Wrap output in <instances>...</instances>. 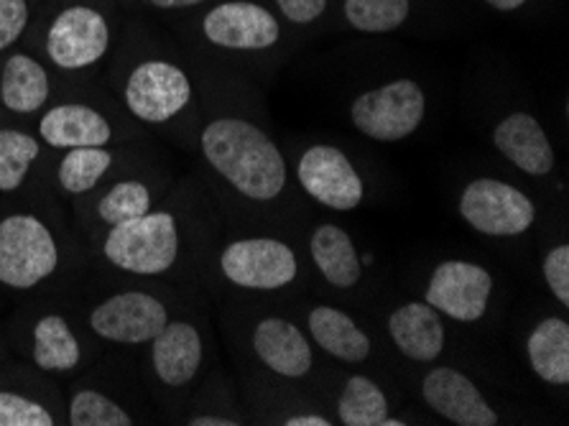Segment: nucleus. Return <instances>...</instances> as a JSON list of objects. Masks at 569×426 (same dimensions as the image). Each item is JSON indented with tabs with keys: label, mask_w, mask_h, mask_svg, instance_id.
Masks as SVG:
<instances>
[{
	"label": "nucleus",
	"mask_w": 569,
	"mask_h": 426,
	"mask_svg": "<svg viewBox=\"0 0 569 426\" xmlns=\"http://www.w3.org/2000/svg\"><path fill=\"white\" fill-rule=\"evenodd\" d=\"M200 95L197 174L226 225L299 235L312 205L291 179L289 153L276 133L263 85L220 59L189 55Z\"/></svg>",
	"instance_id": "obj_1"
},
{
	"label": "nucleus",
	"mask_w": 569,
	"mask_h": 426,
	"mask_svg": "<svg viewBox=\"0 0 569 426\" xmlns=\"http://www.w3.org/2000/svg\"><path fill=\"white\" fill-rule=\"evenodd\" d=\"M222 225L218 202L194 171L177 179L153 210L102 232L88 250L90 264L120 276L200 289L204 256Z\"/></svg>",
	"instance_id": "obj_2"
},
{
	"label": "nucleus",
	"mask_w": 569,
	"mask_h": 426,
	"mask_svg": "<svg viewBox=\"0 0 569 426\" xmlns=\"http://www.w3.org/2000/svg\"><path fill=\"white\" fill-rule=\"evenodd\" d=\"M90 266L69 210L51 192L11 197L0 210V289L16 297L69 289Z\"/></svg>",
	"instance_id": "obj_3"
},
{
	"label": "nucleus",
	"mask_w": 569,
	"mask_h": 426,
	"mask_svg": "<svg viewBox=\"0 0 569 426\" xmlns=\"http://www.w3.org/2000/svg\"><path fill=\"white\" fill-rule=\"evenodd\" d=\"M200 289L210 301L291 304L307 297L312 278L299 235L222 225L204 256Z\"/></svg>",
	"instance_id": "obj_4"
},
{
	"label": "nucleus",
	"mask_w": 569,
	"mask_h": 426,
	"mask_svg": "<svg viewBox=\"0 0 569 426\" xmlns=\"http://www.w3.org/2000/svg\"><path fill=\"white\" fill-rule=\"evenodd\" d=\"M232 373L256 370L312 388L325 358L315 350L289 304L228 299L212 301Z\"/></svg>",
	"instance_id": "obj_5"
},
{
	"label": "nucleus",
	"mask_w": 569,
	"mask_h": 426,
	"mask_svg": "<svg viewBox=\"0 0 569 426\" xmlns=\"http://www.w3.org/2000/svg\"><path fill=\"white\" fill-rule=\"evenodd\" d=\"M113 100L146 133L167 138L192 153L200 126V95L187 55L136 51L113 69Z\"/></svg>",
	"instance_id": "obj_6"
},
{
	"label": "nucleus",
	"mask_w": 569,
	"mask_h": 426,
	"mask_svg": "<svg viewBox=\"0 0 569 426\" xmlns=\"http://www.w3.org/2000/svg\"><path fill=\"white\" fill-rule=\"evenodd\" d=\"M80 278L69 286V294L92 340L102 350H141L174 317V311L202 291L194 286L120 276L106 268H100L102 281L90 289H84Z\"/></svg>",
	"instance_id": "obj_7"
},
{
	"label": "nucleus",
	"mask_w": 569,
	"mask_h": 426,
	"mask_svg": "<svg viewBox=\"0 0 569 426\" xmlns=\"http://www.w3.org/2000/svg\"><path fill=\"white\" fill-rule=\"evenodd\" d=\"M220 363L212 301L197 291L174 311L149 345L141 347L136 368L161 419H169L192 388Z\"/></svg>",
	"instance_id": "obj_8"
},
{
	"label": "nucleus",
	"mask_w": 569,
	"mask_h": 426,
	"mask_svg": "<svg viewBox=\"0 0 569 426\" xmlns=\"http://www.w3.org/2000/svg\"><path fill=\"white\" fill-rule=\"evenodd\" d=\"M6 333L23 363L59 384L80 376L106 353L84 327L69 289L26 297Z\"/></svg>",
	"instance_id": "obj_9"
},
{
	"label": "nucleus",
	"mask_w": 569,
	"mask_h": 426,
	"mask_svg": "<svg viewBox=\"0 0 569 426\" xmlns=\"http://www.w3.org/2000/svg\"><path fill=\"white\" fill-rule=\"evenodd\" d=\"M200 55L220 59L261 82L289 57V29L263 0H210L197 11Z\"/></svg>",
	"instance_id": "obj_10"
},
{
	"label": "nucleus",
	"mask_w": 569,
	"mask_h": 426,
	"mask_svg": "<svg viewBox=\"0 0 569 426\" xmlns=\"http://www.w3.org/2000/svg\"><path fill=\"white\" fill-rule=\"evenodd\" d=\"M312 390L335 426H417L429 414L409 406L393 370L325 363Z\"/></svg>",
	"instance_id": "obj_11"
},
{
	"label": "nucleus",
	"mask_w": 569,
	"mask_h": 426,
	"mask_svg": "<svg viewBox=\"0 0 569 426\" xmlns=\"http://www.w3.org/2000/svg\"><path fill=\"white\" fill-rule=\"evenodd\" d=\"M174 181V171L153 149L141 161L102 181L88 197L74 199L69 205V220H72V228L77 238L82 240L84 250H90L102 232L153 210L167 197Z\"/></svg>",
	"instance_id": "obj_12"
},
{
	"label": "nucleus",
	"mask_w": 569,
	"mask_h": 426,
	"mask_svg": "<svg viewBox=\"0 0 569 426\" xmlns=\"http://www.w3.org/2000/svg\"><path fill=\"white\" fill-rule=\"evenodd\" d=\"M157 416L136 363L100 358L64 384V426H138Z\"/></svg>",
	"instance_id": "obj_13"
},
{
	"label": "nucleus",
	"mask_w": 569,
	"mask_h": 426,
	"mask_svg": "<svg viewBox=\"0 0 569 426\" xmlns=\"http://www.w3.org/2000/svg\"><path fill=\"white\" fill-rule=\"evenodd\" d=\"M31 128L49 151L88 149V146H123L151 141L149 133L126 116V110L108 95L72 87L39 112Z\"/></svg>",
	"instance_id": "obj_14"
},
{
	"label": "nucleus",
	"mask_w": 569,
	"mask_h": 426,
	"mask_svg": "<svg viewBox=\"0 0 569 426\" xmlns=\"http://www.w3.org/2000/svg\"><path fill=\"white\" fill-rule=\"evenodd\" d=\"M299 240L312 278V294L366 311L373 301L376 278L356 232L332 217L312 215L301 228Z\"/></svg>",
	"instance_id": "obj_15"
},
{
	"label": "nucleus",
	"mask_w": 569,
	"mask_h": 426,
	"mask_svg": "<svg viewBox=\"0 0 569 426\" xmlns=\"http://www.w3.org/2000/svg\"><path fill=\"white\" fill-rule=\"evenodd\" d=\"M287 153L291 179L315 210L350 215L370 202V174L342 143L332 138H307Z\"/></svg>",
	"instance_id": "obj_16"
},
{
	"label": "nucleus",
	"mask_w": 569,
	"mask_h": 426,
	"mask_svg": "<svg viewBox=\"0 0 569 426\" xmlns=\"http://www.w3.org/2000/svg\"><path fill=\"white\" fill-rule=\"evenodd\" d=\"M113 39L106 8L92 0H67L41 23L39 57L67 80H84L108 62Z\"/></svg>",
	"instance_id": "obj_17"
},
{
	"label": "nucleus",
	"mask_w": 569,
	"mask_h": 426,
	"mask_svg": "<svg viewBox=\"0 0 569 426\" xmlns=\"http://www.w3.org/2000/svg\"><path fill=\"white\" fill-rule=\"evenodd\" d=\"M289 307L305 327L315 350L327 363L348 365V368L393 370L381 333L363 317V311L342 301L317 297V294H307L291 301Z\"/></svg>",
	"instance_id": "obj_18"
},
{
	"label": "nucleus",
	"mask_w": 569,
	"mask_h": 426,
	"mask_svg": "<svg viewBox=\"0 0 569 426\" xmlns=\"http://www.w3.org/2000/svg\"><path fill=\"white\" fill-rule=\"evenodd\" d=\"M345 118L373 143L409 141L427 123L429 92L417 77H391L352 95Z\"/></svg>",
	"instance_id": "obj_19"
},
{
	"label": "nucleus",
	"mask_w": 569,
	"mask_h": 426,
	"mask_svg": "<svg viewBox=\"0 0 569 426\" xmlns=\"http://www.w3.org/2000/svg\"><path fill=\"white\" fill-rule=\"evenodd\" d=\"M455 210L470 232L488 240H519L541 222V205L513 181L478 174L455 197Z\"/></svg>",
	"instance_id": "obj_20"
},
{
	"label": "nucleus",
	"mask_w": 569,
	"mask_h": 426,
	"mask_svg": "<svg viewBox=\"0 0 569 426\" xmlns=\"http://www.w3.org/2000/svg\"><path fill=\"white\" fill-rule=\"evenodd\" d=\"M413 370H417L413 373V394L419 398V408L435 419L452 426L513 424L501 402L490 396L480 378L465 370L462 365L439 360Z\"/></svg>",
	"instance_id": "obj_21"
},
{
	"label": "nucleus",
	"mask_w": 569,
	"mask_h": 426,
	"mask_svg": "<svg viewBox=\"0 0 569 426\" xmlns=\"http://www.w3.org/2000/svg\"><path fill=\"white\" fill-rule=\"evenodd\" d=\"M419 297L452 325L478 327L498 301V276L476 258L447 256L429 268Z\"/></svg>",
	"instance_id": "obj_22"
},
{
	"label": "nucleus",
	"mask_w": 569,
	"mask_h": 426,
	"mask_svg": "<svg viewBox=\"0 0 569 426\" xmlns=\"http://www.w3.org/2000/svg\"><path fill=\"white\" fill-rule=\"evenodd\" d=\"M376 327L388 350L409 368L432 365L450 355V321L421 297L383 304Z\"/></svg>",
	"instance_id": "obj_23"
},
{
	"label": "nucleus",
	"mask_w": 569,
	"mask_h": 426,
	"mask_svg": "<svg viewBox=\"0 0 569 426\" xmlns=\"http://www.w3.org/2000/svg\"><path fill=\"white\" fill-rule=\"evenodd\" d=\"M251 426H335L317 394L297 380L256 370L236 373Z\"/></svg>",
	"instance_id": "obj_24"
},
{
	"label": "nucleus",
	"mask_w": 569,
	"mask_h": 426,
	"mask_svg": "<svg viewBox=\"0 0 569 426\" xmlns=\"http://www.w3.org/2000/svg\"><path fill=\"white\" fill-rule=\"evenodd\" d=\"M153 151L151 141L123 143V146H88V149L59 151L51 159L49 192L62 202L67 210L74 199L88 197L102 181L116 177L118 171L141 161Z\"/></svg>",
	"instance_id": "obj_25"
},
{
	"label": "nucleus",
	"mask_w": 569,
	"mask_h": 426,
	"mask_svg": "<svg viewBox=\"0 0 569 426\" xmlns=\"http://www.w3.org/2000/svg\"><path fill=\"white\" fill-rule=\"evenodd\" d=\"M72 87L31 49H11L0 59V112L8 120L31 126L39 112Z\"/></svg>",
	"instance_id": "obj_26"
},
{
	"label": "nucleus",
	"mask_w": 569,
	"mask_h": 426,
	"mask_svg": "<svg viewBox=\"0 0 569 426\" xmlns=\"http://www.w3.org/2000/svg\"><path fill=\"white\" fill-rule=\"evenodd\" d=\"M64 424V384L21 358L0 365V426Z\"/></svg>",
	"instance_id": "obj_27"
},
{
	"label": "nucleus",
	"mask_w": 569,
	"mask_h": 426,
	"mask_svg": "<svg viewBox=\"0 0 569 426\" xmlns=\"http://www.w3.org/2000/svg\"><path fill=\"white\" fill-rule=\"evenodd\" d=\"M490 143L508 167L531 181L557 179L559 156L537 112L511 108L490 126Z\"/></svg>",
	"instance_id": "obj_28"
},
{
	"label": "nucleus",
	"mask_w": 569,
	"mask_h": 426,
	"mask_svg": "<svg viewBox=\"0 0 569 426\" xmlns=\"http://www.w3.org/2000/svg\"><path fill=\"white\" fill-rule=\"evenodd\" d=\"M54 151L29 123L0 120V197H26L49 192V169Z\"/></svg>",
	"instance_id": "obj_29"
},
{
	"label": "nucleus",
	"mask_w": 569,
	"mask_h": 426,
	"mask_svg": "<svg viewBox=\"0 0 569 426\" xmlns=\"http://www.w3.org/2000/svg\"><path fill=\"white\" fill-rule=\"evenodd\" d=\"M167 422L182 426H251L236 373L222 360L207 370Z\"/></svg>",
	"instance_id": "obj_30"
},
{
	"label": "nucleus",
	"mask_w": 569,
	"mask_h": 426,
	"mask_svg": "<svg viewBox=\"0 0 569 426\" xmlns=\"http://www.w3.org/2000/svg\"><path fill=\"white\" fill-rule=\"evenodd\" d=\"M526 368L539 384L555 390L569 388V317L549 311L531 321L523 335Z\"/></svg>",
	"instance_id": "obj_31"
},
{
	"label": "nucleus",
	"mask_w": 569,
	"mask_h": 426,
	"mask_svg": "<svg viewBox=\"0 0 569 426\" xmlns=\"http://www.w3.org/2000/svg\"><path fill=\"white\" fill-rule=\"evenodd\" d=\"M417 13V0H340L338 16L348 31L381 37L407 29Z\"/></svg>",
	"instance_id": "obj_32"
},
{
	"label": "nucleus",
	"mask_w": 569,
	"mask_h": 426,
	"mask_svg": "<svg viewBox=\"0 0 569 426\" xmlns=\"http://www.w3.org/2000/svg\"><path fill=\"white\" fill-rule=\"evenodd\" d=\"M541 281H545L551 301L557 304L559 311H569V242L562 238L541 254Z\"/></svg>",
	"instance_id": "obj_33"
},
{
	"label": "nucleus",
	"mask_w": 569,
	"mask_h": 426,
	"mask_svg": "<svg viewBox=\"0 0 569 426\" xmlns=\"http://www.w3.org/2000/svg\"><path fill=\"white\" fill-rule=\"evenodd\" d=\"M279 19L287 23V29L312 31L319 23L330 19L335 0H263Z\"/></svg>",
	"instance_id": "obj_34"
},
{
	"label": "nucleus",
	"mask_w": 569,
	"mask_h": 426,
	"mask_svg": "<svg viewBox=\"0 0 569 426\" xmlns=\"http://www.w3.org/2000/svg\"><path fill=\"white\" fill-rule=\"evenodd\" d=\"M37 0H0V57L19 47L29 33Z\"/></svg>",
	"instance_id": "obj_35"
},
{
	"label": "nucleus",
	"mask_w": 569,
	"mask_h": 426,
	"mask_svg": "<svg viewBox=\"0 0 569 426\" xmlns=\"http://www.w3.org/2000/svg\"><path fill=\"white\" fill-rule=\"evenodd\" d=\"M143 3L153 8V11L179 13V11H200V8L210 3V0H143Z\"/></svg>",
	"instance_id": "obj_36"
},
{
	"label": "nucleus",
	"mask_w": 569,
	"mask_h": 426,
	"mask_svg": "<svg viewBox=\"0 0 569 426\" xmlns=\"http://www.w3.org/2000/svg\"><path fill=\"white\" fill-rule=\"evenodd\" d=\"M482 3L496 13H519L531 3V0H482Z\"/></svg>",
	"instance_id": "obj_37"
},
{
	"label": "nucleus",
	"mask_w": 569,
	"mask_h": 426,
	"mask_svg": "<svg viewBox=\"0 0 569 426\" xmlns=\"http://www.w3.org/2000/svg\"><path fill=\"white\" fill-rule=\"evenodd\" d=\"M11 355H13V350H11V343H8V333H6V327L0 325V365L11 358Z\"/></svg>",
	"instance_id": "obj_38"
},
{
	"label": "nucleus",
	"mask_w": 569,
	"mask_h": 426,
	"mask_svg": "<svg viewBox=\"0 0 569 426\" xmlns=\"http://www.w3.org/2000/svg\"><path fill=\"white\" fill-rule=\"evenodd\" d=\"M123 3H143V0H123Z\"/></svg>",
	"instance_id": "obj_39"
}]
</instances>
